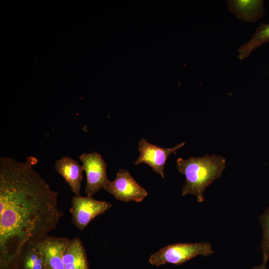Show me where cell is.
<instances>
[{"label": "cell", "instance_id": "11", "mask_svg": "<svg viewBox=\"0 0 269 269\" xmlns=\"http://www.w3.org/2000/svg\"><path fill=\"white\" fill-rule=\"evenodd\" d=\"M63 262L64 269H89L86 252L78 237L68 239Z\"/></svg>", "mask_w": 269, "mask_h": 269}, {"label": "cell", "instance_id": "2", "mask_svg": "<svg viewBox=\"0 0 269 269\" xmlns=\"http://www.w3.org/2000/svg\"><path fill=\"white\" fill-rule=\"evenodd\" d=\"M226 163L225 158L216 154L206 155L200 157H191L187 159L178 158L177 169L186 178L181 195H193L196 197L198 202H203L206 188L215 180L221 177Z\"/></svg>", "mask_w": 269, "mask_h": 269}, {"label": "cell", "instance_id": "8", "mask_svg": "<svg viewBox=\"0 0 269 269\" xmlns=\"http://www.w3.org/2000/svg\"><path fill=\"white\" fill-rule=\"evenodd\" d=\"M68 239L47 236L38 242L45 268L64 269L63 257Z\"/></svg>", "mask_w": 269, "mask_h": 269}, {"label": "cell", "instance_id": "13", "mask_svg": "<svg viewBox=\"0 0 269 269\" xmlns=\"http://www.w3.org/2000/svg\"><path fill=\"white\" fill-rule=\"evenodd\" d=\"M269 41V23H262L256 28L252 38L239 47L238 58L241 60L246 59L253 50Z\"/></svg>", "mask_w": 269, "mask_h": 269}, {"label": "cell", "instance_id": "6", "mask_svg": "<svg viewBox=\"0 0 269 269\" xmlns=\"http://www.w3.org/2000/svg\"><path fill=\"white\" fill-rule=\"evenodd\" d=\"M79 159L86 175L85 193L87 196H93L104 188L109 180L107 175V165L102 156L96 151L83 153L79 156Z\"/></svg>", "mask_w": 269, "mask_h": 269}, {"label": "cell", "instance_id": "10", "mask_svg": "<svg viewBox=\"0 0 269 269\" xmlns=\"http://www.w3.org/2000/svg\"><path fill=\"white\" fill-rule=\"evenodd\" d=\"M229 10L239 19L248 22H256L265 12L262 0H229Z\"/></svg>", "mask_w": 269, "mask_h": 269}, {"label": "cell", "instance_id": "14", "mask_svg": "<svg viewBox=\"0 0 269 269\" xmlns=\"http://www.w3.org/2000/svg\"><path fill=\"white\" fill-rule=\"evenodd\" d=\"M260 222L263 230L261 248L263 262L267 263L269 260V207L260 216Z\"/></svg>", "mask_w": 269, "mask_h": 269}, {"label": "cell", "instance_id": "12", "mask_svg": "<svg viewBox=\"0 0 269 269\" xmlns=\"http://www.w3.org/2000/svg\"><path fill=\"white\" fill-rule=\"evenodd\" d=\"M45 265L38 242L27 244L20 254L17 269H44Z\"/></svg>", "mask_w": 269, "mask_h": 269}, {"label": "cell", "instance_id": "17", "mask_svg": "<svg viewBox=\"0 0 269 269\" xmlns=\"http://www.w3.org/2000/svg\"><path fill=\"white\" fill-rule=\"evenodd\" d=\"M44 269H46V268H45Z\"/></svg>", "mask_w": 269, "mask_h": 269}, {"label": "cell", "instance_id": "16", "mask_svg": "<svg viewBox=\"0 0 269 269\" xmlns=\"http://www.w3.org/2000/svg\"><path fill=\"white\" fill-rule=\"evenodd\" d=\"M46 268V269H49V268Z\"/></svg>", "mask_w": 269, "mask_h": 269}, {"label": "cell", "instance_id": "15", "mask_svg": "<svg viewBox=\"0 0 269 269\" xmlns=\"http://www.w3.org/2000/svg\"><path fill=\"white\" fill-rule=\"evenodd\" d=\"M267 262L263 261L260 265L254 267L253 269H269L267 266Z\"/></svg>", "mask_w": 269, "mask_h": 269}, {"label": "cell", "instance_id": "1", "mask_svg": "<svg viewBox=\"0 0 269 269\" xmlns=\"http://www.w3.org/2000/svg\"><path fill=\"white\" fill-rule=\"evenodd\" d=\"M37 162L0 158V269H17L25 246L47 237L64 215L58 192L34 170Z\"/></svg>", "mask_w": 269, "mask_h": 269}, {"label": "cell", "instance_id": "4", "mask_svg": "<svg viewBox=\"0 0 269 269\" xmlns=\"http://www.w3.org/2000/svg\"><path fill=\"white\" fill-rule=\"evenodd\" d=\"M69 211L73 225L80 231L84 230L96 217L109 210L110 202L95 199L93 196L75 195L71 200Z\"/></svg>", "mask_w": 269, "mask_h": 269}, {"label": "cell", "instance_id": "5", "mask_svg": "<svg viewBox=\"0 0 269 269\" xmlns=\"http://www.w3.org/2000/svg\"><path fill=\"white\" fill-rule=\"evenodd\" d=\"M120 201L129 202H141L148 195L126 169H121L114 181H108L103 188Z\"/></svg>", "mask_w": 269, "mask_h": 269}, {"label": "cell", "instance_id": "3", "mask_svg": "<svg viewBox=\"0 0 269 269\" xmlns=\"http://www.w3.org/2000/svg\"><path fill=\"white\" fill-rule=\"evenodd\" d=\"M212 254L211 244L208 242L176 243L166 246L152 254L148 262L155 266L167 263L180 265L198 256H208Z\"/></svg>", "mask_w": 269, "mask_h": 269}, {"label": "cell", "instance_id": "9", "mask_svg": "<svg viewBox=\"0 0 269 269\" xmlns=\"http://www.w3.org/2000/svg\"><path fill=\"white\" fill-rule=\"evenodd\" d=\"M54 168L69 185L72 192L76 196H80L84 171L82 165L76 160L64 156L56 161Z\"/></svg>", "mask_w": 269, "mask_h": 269}, {"label": "cell", "instance_id": "7", "mask_svg": "<svg viewBox=\"0 0 269 269\" xmlns=\"http://www.w3.org/2000/svg\"><path fill=\"white\" fill-rule=\"evenodd\" d=\"M139 156L134 162L137 165L140 163L148 165L152 170L164 178V167L169 156L183 146L184 142H182L170 148H163L148 142L145 138H141L138 142Z\"/></svg>", "mask_w": 269, "mask_h": 269}]
</instances>
